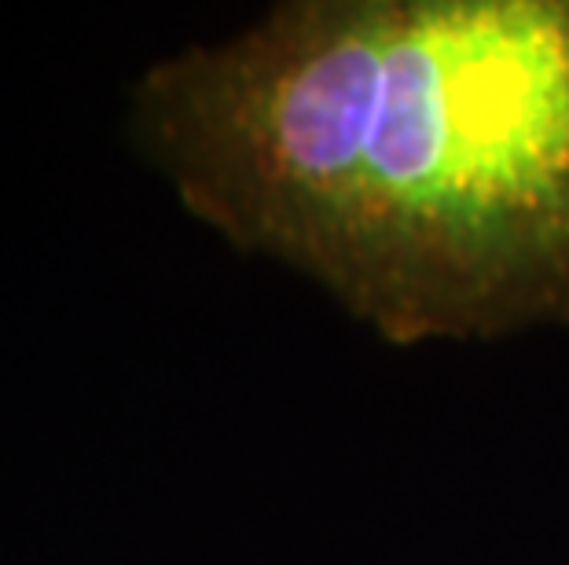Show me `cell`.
I'll list each match as a JSON object with an SVG mask.
<instances>
[{
    "mask_svg": "<svg viewBox=\"0 0 569 565\" xmlns=\"http://www.w3.org/2000/svg\"><path fill=\"white\" fill-rule=\"evenodd\" d=\"M129 132L382 342L569 327V0H290L154 63Z\"/></svg>",
    "mask_w": 569,
    "mask_h": 565,
    "instance_id": "6da1fadb",
    "label": "cell"
}]
</instances>
